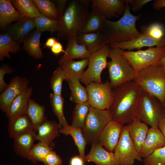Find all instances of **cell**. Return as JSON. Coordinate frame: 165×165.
Segmentation results:
<instances>
[{
	"label": "cell",
	"mask_w": 165,
	"mask_h": 165,
	"mask_svg": "<svg viewBox=\"0 0 165 165\" xmlns=\"http://www.w3.org/2000/svg\"><path fill=\"white\" fill-rule=\"evenodd\" d=\"M160 65L165 71V57L163 58L161 60Z\"/></svg>",
	"instance_id": "obj_53"
},
{
	"label": "cell",
	"mask_w": 165,
	"mask_h": 165,
	"mask_svg": "<svg viewBox=\"0 0 165 165\" xmlns=\"http://www.w3.org/2000/svg\"><path fill=\"white\" fill-rule=\"evenodd\" d=\"M42 33L36 29L26 36L23 42L24 50L30 56L35 59H39L43 57L40 47V39Z\"/></svg>",
	"instance_id": "obj_26"
},
{
	"label": "cell",
	"mask_w": 165,
	"mask_h": 165,
	"mask_svg": "<svg viewBox=\"0 0 165 165\" xmlns=\"http://www.w3.org/2000/svg\"><path fill=\"white\" fill-rule=\"evenodd\" d=\"M114 152L120 165H133L136 160H143L130 136L127 125L123 127Z\"/></svg>",
	"instance_id": "obj_11"
},
{
	"label": "cell",
	"mask_w": 165,
	"mask_h": 165,
	"mask_svg": "<svg viewBox=\"0 0 165 165\" xmlns=\"http://www.w3.org/2000/svg\"><path fill=\"white\" fill-rule=\"evenodd\" d=\"M36 132L31 131L18 135L13 138V149L18 155L27 158L36 140Z\"/></svg>",
	"instance_id": "obj_24"
},
{
	"label": "cell",
	"mask_w": 165,
	"mask_h": 165,
	"mask_svg": "<svg viewBox=\"0 0 165 165\" xmlns=\"http://www.w3.org/2000/svg\"><path fill=\"white\" fill-rule=\"evenodd\" d=\"M42 163L45 165H62L63 160L55 151L52 150L48 154Z\"/></svg>",
	"instance_id": "obj_44"
},
{
	"label": "cell",
	"mask_w": 165,
	"mask_h": 165,
	"mask_svg": "<svg viewBox=\"0 0 165 165\" xmlns=\"http://www.w3.org/2000/svg\"><path fill=\"white\" fill-rule=\"evenodd\" d=\"M142 34L155 39H160L165 35V30L163 26L157 22L152 23L148 25L141 26Z\"/></svg>",
	"instance_id": "obj_41"
},
{
	"label": "cell",
	"mask_w": 165,
	"mask_h": 165,
	"mask_svg": "<svg viewBox=\"0 0 165 165\" xmlns=\"http://www.w3.org/2000/svg\"><path fill=\"white\" fill-rule=\"evenodd\" d=\"M91 3L106 18L119 17L125 9V0H92Z\"/></svg>",
	"instance_id": "obj_16"
},
{
	"label": "cell",
	"mask_w": 165,
	"mask_h": 165,
	"mask_svg": "<svg viewBox=\"0 0 165 165\" xmlns=\"http://www.w3.org/2000/svg\"><path fill=\"white\" fill-rule=\"evenodd\" d=\"M21 17L10 0H0V27L5 29L11 23Z\"/></svg>",
	"instance_id": "obj_27"
},
{
	"label": "cell",
	"mask_w": 165,
	"mask_h": 165,
	"mask_svg": "<svg viewBox=\"0 0 165 165\" xmlns=\"http://www.w3.org/2000/svg\"><path fill=\"white\" fill-rule=\"evenodd\" d=\"M85 160L79 156L72 157L70 161V165H85Z\"/></svg>",
	"instance_id": "obj_48"
},
{
	"label": "cell",
	"mask_w": 165,
	"mask_h": 165,
	"mask_svg": "<svg viewBox=\"0 0 165 165\" xmlns=\"http://www.w3.org/2000/svg\"><path fill=\"white\" fill-rule=\"evenodd\" d=\"M62 127L54 120H46L37 128L38 133L36 134V140L53 146V141L60 136L59 130Z\"/></svg>",
	"instance_id": "obj_23"
},
{
	"label": "cell",
	"mask_w": 165,
	"mask_h": 165,
	"mask_svg": "<svg viewBox=\"0 0 165 165\" xmlns=\"http://www.w3.org/2000/svg\"><path fill=\"white\" fill-rule=\"evenodd\" d=\"M141 88L165 105V71L160 65H152L139 71L133 80Z\"/></svg>",
	"instance_id": "obj_4"
},
{
	"label": "cell",
	"mask_w": 165,
	"mask_h": 165,
	"mask_svg": "<svg viewBox=\"0 0 165 165\" xmlns=\"http://www.w3.org/2000/svg\"><path fill=\"white\" fill-rule=\"evenodd\" d=\"M123 126L113 121L109 122L102 131L98 143L108 152H113L119 141Z\"/></svg>",
	"instance_id": "obj_13"
},
{
	"label": "cell",
	"mask_w": 165,
	"mask_h": 165,
	"mask_svg": "<svg viewBox=\"0 0 165 165\" xmlns=\"http://www.w3.org/2000/svg\"><path fill=\"white\" fill-rule=\"evenodd\" d=\"M112 120L109 111L100 109L90 106L86 117L82 134L87 144L98 142L99 137L106 125Z\"/></svg>",
	"instance_id": "obj_7"
},
{
	"label": "cell",
	"mask_w": 165,
	"mask_h": 165,
	"mask_svg": "<svg viewBox=\"0 0 165 165\" xmlns=\"http://www.w3.org/2000/svg\"><path fill=\"white\" fill-rule=\"evenodd\" d=\"M45 107L42 105L30 99L27 114L31 119L35 129H37L47 120L45 115Z\"/></svg>",
	"instance_id": "obj_32"
},
{
	"label": "cell",
	"mask_w": 165,
	"mask_h": 165,
	"mask_svg": "<svg viewBox=\"0 0 165 165\" xmlns=\"http://www.w3.org/2000/svg\"><path fill=\"white\" fill-rule=\"evenodd\" d=\"M110 48H119L122 50L132 51L140 50L145 47L165 46V35L160 39H155L142 34L131 41L109 45Z\"/></svg>",
	"instance_id": "obj_14"
},
{
	"label": "cell",
	"mask_w": 165,
	"mask_h": 165,
	"mask_svg": "<svg viewBox=\"0 0 165 165\" xmlns=\"http://www.w3.org/2000/svg\"><path fill=\"white\" fill-rule=\"evenodd\" d=\"M65 79V74L59 66L53 72L50 79V86L53 93L61 95L63 82Z\"/></svg>",
	"instance_id": "obj_40"
},
{
	"label": "cell",
	"mask_w": 165,
	"mask_h": 165,
	"mask_svg": "<svg viewBox=\"0 0 165 165\" xmlns=\"http://www.w3.org/2000/svg\"><path fill=\"white\" fill-rule=\"evenodd\" d=\"M131 7L132 10L134 12H137L141 9L142 7L152 0H126Z\"/></svg>",
	"instance_id": "obj_45"
},
{
	"label": "cell",
	"mask_w": 165,
	"mask_h": 165,
	"mask_svg": "<svg viewBox=\"0 0 165 165\" xmlns=\"http://www.w3.org/2000/svg\"><path fill=\"white\" fill-rule=\"evenodd\" d=\"M88 7L79 0L68 1L63 15L60 17L57 36L68 40L80 33L89 14Z\"/></svg>",
	"instance_id": "obj_3"
},
{
	"label": "cell",
	"mask_w": 165,
	"mask_h": 165,
	"mask_svg": "<svg viewBox=\"0 0 165 165\" xmlns=\"http://www.w3.org/2000/svg\"><path fill=\"white\" fill-rule=\"evenodd\" d=\"M143 161L144 165H165V146L156 150Z\"/></svg>",
	"instance_id": "obj_42"
},
{
	"label": "cell",
	"mask_w": 165,
	"mask_h": 165,
	"mask_svg": "<svg viewBox=\"0 0 165 165\" xmlns=\"http://www.w3.org/2000/svg\"><path fill=\"white\" fill-rule=\"evenodd\" d=\"M79 1L82 5L88 8L90 3H92V0H79Z\"/></svg>",
	"instance_id": "obj_52"
},
{
	"label": "cell",
	"mask_w": 165,
	"mask_h": 165,
	"mask_svg": "<svg viewBox=\"0 0 165 165\" xmlns=\"http://www.w3.org/2000/svg\"><path fill=\"white\" fill-rule=\"evenodd\" d=\"M51 50L53 53L56 55L59 54L61 53H64L65 52V50L63 49V46L61 43L57 41L51 48Z\"/></svg>",
	"instance_id": "obj_47"
},
{
	"label": "cell",
	"mask_w": 165,
	"mask_h": 165,
	"mask_svg": "<svg viewBox=\"0 0 165 165\" xmlns=\"http://www.w3.org/2000/svg\"><path fill=\"white\" fill-rule=\"evenodd\" d=\"M14 7L16 9L21 17H28L35 19L42 14L32 0H11Z\"/></svg>",
	"instance_id": "obj_33"
},
{
	"label": "cell",
	"mask_w": 165,
	"mask_h": 165,
	"mask_svg": "<svg viewBox=\"0 0 165 165\" xmlns=\"http://www.w3.org/2000/svg\"><path fill=\"white\" fill-rule=\"evenodd\" d=\"M77 43L85 46L91 53L107 44L105 35L101 31L91 33H80L76 36Z\"/></svg>",
	"instance_id": "obj_21"
},
{
	"label": "cell",
	"mask_w": 165,
	"mask_h": 165,
	"mask_svg": "<svg viewBox=\"0 0 165 165\" xmlns=\"http://www.w3.org/2000/svg\"><path fill=\"white\" fill-rule=\"evenodd\" d=\"M67 40L65 52L58 61L59 65L75 59H83L89 58L91 52L85 46L77 43L76 36L71 37Z\"/></svg>",
	"instance_id": "obj_18"
},
{
	"label": "cell",
	"mask_w": 165,
	"mask_h": 165,
	"mask_svg": "<svg viewBox=\"0 0 165 165\" xmlns=\"http://www.w3.org/2000/svg\"><path fill=\"white\" fill-rule=\"evenodd\" d=\"M8 130L10 137L14 138L21 134L37 131L27 114L9 119Z\"/></svg>",
	"instance_id": "obj_20"
},
{
	"label": "cell",
	"mask_w": 165,
	"mask_h": 165,
	"mask_svg": "<svg viewBox=\"0 0 165 165\" xmlns=\"http://www.w3.org/2000/svg\"><path fill=\"white\" fill-rule=\"evenodd\" d=\"M89 59L86 58L76 61L74 60L64 62L60 65L66 76L65 80L72 79L80 80L84 72V69L88 66Z\"/></svg>",
	"instance_id": "obj_29"
},
{
	"label": "cell",
	"mask_w": 165,
	"mask_h": 165,
	"mask_svg": "<svg viewBox=\"0 0 165 165\" xmlns=\"http://www.w3.org/2000/svg\"><path fill=\"white\" fill-rule=\"evenodd\" d=\"M130 136L140 153L149 129L147 125L136 118L127 125Z\"/></svg>",
	"instance_id": "obj_25"
},
{
	"label": "cell",
	"mask_w": 165,
	"mask_h": 165,
	"mask_svg": "<svg viewBox=\"0 0 165 165\" xmlns=\"http://www.w3.org/2000/svg\"><path fill=\"white\" fill-rule=\"evenodd\" d=\"M158 128L160 130L165 138V117L160 121L158 125Z\"/></svg>",
	"instance_id": "obj_50"
},
{
	"label": "cell",
	"mask_w": 165,
	"mask_h": 165,
	"mask_svg": "<svg viewBox=\"0 0 165 165\" xmlns=\"http://www.w3.org/2000/svg\"><path fill=\"white\" fill-rule=\"evenodd\" d=\"M164 108V113H165V105Z\"/></svg>",
	"instance_id": "obj_54"
},
{
	"label": "cell",
	"mask_w": 165,
	"mask_h": 165,
	"mask_svg": "<svg viewBox=\"0 0 165 165\" xmlns=\"http://www.w3.org/2000/svg\"><path fill=\"white\" fill-rule=\"evenodd\" d=\"M21 50L19 43L14 39L12 35L9 32L0 34V61L5 58L10 59V52L16 53Z\"/></svg>",
	"instance_id": "obj_30"
},
{
	"label": "cell",
	"mask_w": 165,
	"mask_h": 165,
	"mask_svg": "<svg viewBox=\"0 0 165 165\" xmlns=\"http://www.w3.org/2000/svg\"><path fill=\"white\" fill-rule=\"evenodd\" d=\"M14 69L6 64L2 65L0 68V92L2 93L7 87L8 84L5 81L4 78L6 74L13 72Z\"/></svg>",
	"instance_id": "obj_43"
},
{
	"label": "cell",
	"mask_w": 165,
	"mask_h": 165,
	"mask_svg": "<svg viewBox=\"0 0 165 165\" xmlns=\"http://www.w3.org/2000/svg\"><path fill=\"white\" fill-rule=\"evenodd\" d=\"M165 146V138L158 128H149L140 152L142 158H145L156 150Z\"/></svg>",
	"instance_id": "obj_17"
},
{
	"label": "cell",
	"mask_w": 165,
	"mask_h": 165,
	"mask_svg": "<svg viewBox=\"0 0 165 165\" xmlns=\"http://www.w3.org/2000/svg\"><path fill=\"white\" fill-rule=\"evenodd\" d=\"M88 102L93 108L109 110L112 104L114 89L110 81L92 82L86 86Z\"/></svg>",
	"instance_id": "obj_10"
},
{
	"label": "cell",
	"mask_w": 165,
	"mask_h": 165,
	"mask_svg": "<svg viewBox=\"0 0 165 165\" xmlns=\"http://www.w3.org/2000/svg\"><path fill=\"white\" fill-rule=\"evenodd\" d=\"M35 28L34 19L21 17L9 27L7 32L12 35L16 42L23 43L25 38Z\"/></svg>",
	"instance_id": "obj_19"
},
{
	"label": "cell",
	"mask_w": 165,
	"mask_h": 165,
	"mask_svg": "<svg viewBox=\"0 0 165 165\" xmlns=\"http://www.w3.org/2000/svg\"><path fill=\"white\" fill-rule=\"evenodd\" d=\"M153 8L156 10H159L165 7V0H156L152 4Z\"/></svg>",
	"instance_id": "obj_49"
},
{
	"label": "cell",
	"mask_w": 165,
	"mask_h": 165,
	"mask_svg": "<svg viewBox=\"0 0 165 165\" xmlns=\"http://www.w3.org/2000/svg\"><path fill=\"white\" fill-rule=\"evenodd\" d=\"M29 81L26 78L16 76L13 77L6 89L0 95V108L6 113L14 100L28 86Z\"/></svg>",
	"instance_id": "obj_12"
},
{
	"label": "cell",
	"mask_w": 165,
	"mask_h": 165,
	"mask_svg": "<svg viewBox=\"0 0 165 165\" xmlns=\"http://www.w3.org/2000/svg\"><path fill=\"white\" fill-rule=\"evenodd\" d=\"M121 53L129 62L136 74L149 66L160 65L161 60L165 57V46L151 47L145 50L135 51L122 50Z\"/></svg>",
	"instance_id": "obj_8"
},
{
	"label": "cell",
	"mask_w": 165,
	"mask_h": 165,
	"mask_svg": "<svg viewBox=\"0 0 165 165\" xmlns=\"http://www.w3.org/2000/svg\"><path fill=\"white\" fill-rule=\"evenodd\" d=\"M71 91L70 101L76 104L83 103L88 101V97L86 89L77 79H72L67 81Z\"/></svg>",
	"instance_id": "obj_34"
},
{
	"label": "cell",
	"mask_w": 165,
	"mask_h": 165,
	"mask_svg": "<svg viewBox=\"0 0 165 165\" xmlns=\"http://www.w3.org/2000/svg\"><path fill=\"white\" fill-rule=\"evenodd\" d=\"M142 90L133 80L114 89L113 97L108 110L112 121L123 125L136 118Z\"/></svg>",
	"instance_id": "obj_1"
},
{
	"label": "cell",
	"mask_w": 165,
	"mask_h": 165,
	"mask_svg": "<svg viewBox=\"0 0 165 165\" xmlns=\"http://www.w3.org/2000/svg\"><path fill=\"white\" fill-rule=\"evenodd\" d=\"M130 8L125 0V9L122 17L116 21L107 19L101 31L106 37L108 44L128 42L141 35L136 26L140 16L132 14Z\"/></svg>",
	"instance_id": "obj_2"
},
{
	"label": "cell",
	"mask_w": 165,
	"mask_h": 165,
	"mask_svg": "<svg viewBox=\"0 0 165 165\" xmlns=\"http://www.w3.org/2000/svg\"><path fill=\"white\" fill-rule=\"evenodd\" d=\"M107 19L99 10L92 7L80 33H88L101 31Z\"/></svg>",
	"instance_id": "obj_28"
},
{
	"label": "cell",
	"mask_w": 165,
	"mask_h": 165,
	"mask_svg": "<svg viewBox=\"0 0 165 165\" xmlns=\"http://www.w3.org/2000/svg\"><path fill=\"white\" fill-rule=\"evenodd\" d=\"M57 41L54 37L49 38L47 40L44 47H47L51 48Z\"/></svg>",
	"instance_id": "obj_51"
},
{
	"label": "cell",
	"mask_w": 165,
	"mask_h": 165,
	"mask_svg": "<svg viewBox=\"0 0 165 165\" xmlns=\"http://www.w3.org/2000/svg\"><path fill=\"white\" fill-rule=\"evenodd\" d=\"M53 149V147L48 144L39 142L34 145L27 158L34 163L39 162H42L48 154Z\"/></svg>",
	"instance_id": "obj_36"
},
{
	"label": "cell",
	"mask_w": 165,
	"mask_h": 165,
	"mask_svg": "<svg viewBox=\"0 0 165 165\" xmlns=\"http://www.w3.org/2000/svg\"><path fill=\"white\" fill-rule=\"evenodd\" d=\"M90 106L88 101L76 104L73 112L72 122L71 125L72 127L75 128H83Z\"/></svg>",
	"instance_id": "obj_35"
},
{
	"label": "cell",
	"mask_w": 165,
	"mask_h": 165,
	"mask_svg": "<svg viewBox=\"0 0 165 165\" xmlns=\"http://www.w3.org/2000/svg\"><path fill=\"white\" fill-rule=\"evenodd\" d=\"M121 50L119 48H110L108 55L111 60L107 67L110 82L113 89L133 80L136 75L133 68L122 55Z\"/></svg>",
	"instance_id": "obj_5"
},
{
	"label": "cell",
	"mask_w": 165,
	"mask_h": 165,
	"mask_svg": "<svg viewBox=\"0 0 165 165\" xmlns=\"http://www.w3.org/2000/svg\"><path fill=\"white\" fill-rule=\"evenodd\" d=\"M85 161L93 162L97 165H120L113 152L108 151L98 142L93 143Z\"/></svg>",
	"instance_id": "obj_15"
},
{
	"label": "cell",
	"mask_w": 165,
	"mask_h": 165,
	"mask_svg": "<svg viewBox=\"0 0 165 165\" xmlns=\"http://www.w3.org/2000/svg\"><path fill=\"white\" fill-rule=\"evenodd\" d=\"M59 133L66 135H69L72 136L78 148L79 156L84 160L86 156L85 148L87 143L82 134V129L74 128L71 126L67 125L62 127L59 130Z\"/></svg>",
	"instance_id": "obj_31"
},
{
	"label": "cell",
	"mask_w": 165,
	"mask_h": 165,
	"mask_svg": "<svg viewBox=\"0 0 165 165\" xmlns=\"http://www.w3.org/2000/svg\"><path fill=\"white\" fill-rule=\"evenodd\" d=\"M50 101L53 112L58 119L59 123L62 127L68 125L64 115V99L62 95L51 93L50 95Z\"/></svg>",
	"instance_id": "obj_38"
},
{
	"label": "cell",
	"mask_w": 165,
	"mask_h": 165,
	"mask_svg": "<svg viewBox=\"0 0 165 165\" xmlns=\"http://www.w3.org/2000/svg\"><path fill=\"white\" fill-rule=\"evenodd\" d=\"M36 29L42 32H57L59 27V20L49 18L42 14L34 19Z\"/></svg>",
	"instance_id": "obj_39"
},
{
	"label": "cell",
	"mask_w": 165,
	"mask_h": 165,
	"mask_svg": "<svg viewBox=\"0 0 165 165\" xmlns=\"http://www.w3.org/2000/svg\"><path fill=\"white\" fill-rule=\"evenodd\" d=\"M59 13L60 17L63 14L68 2L67 0H56L53 1Z\"/></svg>",
	"instance_id": "obj_46"
},
{
	"label": "cell",
	"mask_w": 165,
	"mask_h": 165,
	"mask_svg": "<svg viewBox=\"0 0 165 165\" xmlns=\"http://www.w3.org/2000/svg\"><path fill=\"white\" fill-rule=\"evenodd\" d=\"M40 13L50 19L59 20L60 16L53 1L49 0H32Z\"/></svg>",
	"instance_id": "obj_37"
},
{
	"label": "cell",
	"mask_w": 165,
	"mask_h": 165,
	"mask_svg": "<svg viewBox=\"0 0 165 165\" xmlns=\"http://www.w3.org/2000/svg\"><path fill=\"white\" fill-rule=\"evenodd\" d=\"M32 91V88L28 87L14 100L6 113L9 119L27 114Z\"/></svg>",
	"instance_id": "obj_22"
},
{
	"label": "cell",
	"mask_w": 165,
	"mask_h": 165,
	"mask_svg": "<svg viewBox=\"0 0 165 165\" xmlns=\"http://www.w3.org/2000/svg\"><path fill=\"white\" fill-rule=\"evenodd\" d=\"M110 47L105 44L96 51L91 53L89 57L87 69L84 71L80 81L86 86L92 82H101V74L107 67V58Z\"/></svg>",
	"instance_id": "obj_9"
},
{
	"label": "cell",
	"mask_w": 165,
	"mask_h": 165,
	"mask_svg": "<svg viewBox=\"0 0 165 165\" xmlns=\"http://www.w3.org/2000/svg\"><path fill=\"white\" fill-rule=\"evenodd\" d=\"M165 117L164 107L159 100L142 91L136 118L151 127L158 128L160 121Z\"/></svg>",
	"instance_id": "obj_6"
}]
</instances>
